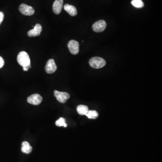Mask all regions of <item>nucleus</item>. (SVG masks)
I'll return each instance as SVG.
<instances>
[{
  "instance_id": "obj_5",
  "label": "nucleus",
  "mask_w": 162,
  "mask_h": 162,
  "mask_svg": "<svg viewBox=\"0 0 162 162\" xmlns=\"http://www.w3.org/2000/svg\"><path fill=\"white\" fill-rule=\"evenodd\" d=\"M68 47L71 54L77 55L79 51V43L76 40H72L68 42Z\"/></svg>"
},
{
  "instance_id": "obj_8",
  "label": "nucleus",
  "mask_w": 162,
  "mask_h": 162,
  "mask_svg": "<svg viewBox=\"0 0 162 162\" xmlns=\"http://www.w3.org/2000/svg\"><path fill=\"white\" fill-rule=\"evenodd\" d=\"M57 70V66L53 59L48 60L45 66V70L47 74H51L55 73Z\"/></svg>"
},
{
  "instance_id": "obj_18",
  "label": "nucleus",
  "mask_w": 162,
  "mask_h": 162,
  "mask_svg": "<svg viewBox=\"0 0 162 162\" xmlns=\"http://www.w3.org/2000/svg\"><path fill=\"white\" fill-rule=\"evenodd\" d=\"M4 18V14L2 12L0 11V25L3 20Z\"/></svg>"
},
{
  "instance_id": "obj_3",
  "label": "nucleus",
  "mask_w": 162,
  "mask_h": 162,
  "mask_svg": "<svg viewBox=\"0 0 162 162\" xmlns=\"http://www.w3.org/2000/svg\"><path fill=\"white\" fill-rule=\"evenodd\" d=\"M54 95L56 98L57 100L61 103H65L70 98V95L68 93L58 92L56 90L54 91Z\"/></svg>"
},
{
  "instance_id": "obj_17",
  "label": "nucleus",
  "mask_w": 162,
  "mask_h": 162,
  "mask_svg": "<svg viewBox=\"0 0 162 162\" xmlns=\"http://www.w3.org/2000/svg\"><path fill=\"white\" fill-rule=\"evenodd\" d=\"M4 61L2 57L0 56V68H2L4 65Z\"/></svg>"
},
{
  "instance_id": "obj_1",
  "label": "nucleus",
  "mask_w": 162,
  "mask_h": 162,
  "mask_svg": "<svg viewBox=\"0 0 162 162\" xmlns=\"http://www.w3.org/2000/svg\"><path fill=\"white\" fill-rule=\"evenodd\" d=\"M17 61L20 65L23 67L30 66L31 61L29 56L25 51H21L17 56Z\"/></svg>"
},
{
  "instance_id": "obj_15",
  "label": "nucleus",
  "mask_w": 162,
  "mask_h": 162,
  "mask_svg": "<svg viewBox=\"0 0 162 162\" xmlns=\"http://www.w3.org/2000/svg\"><path fill=\"white\" fill-rule=\"evenodd\" d=\"M131 3L136 8H141L144 6V3L141 0H132Z\"/></svg>"
},
{
  "instance_id": "obj_14",
  "label": "nucleus",
  "mask_w": 162,
  "mask_h": 162,
  "mask_svg": "<svg viewBox=\"0 0 162 162\" xmlns=\"http://www.w3.org/2000/svg\"><path fill=\"white\" fill-rule=\"evenodd\" d=\"M98 112L95 110H88L86 116L89 119H96L98 117Z\"/></svg>"
},
{
  "instance_id": "obj_6",
  "label": "nucleus",
  "mask_w": 162,
  "mask_h": 162,
  "mask_svg": "<svg viewBox=\"0 0 162 162\" xmlns=\"http://www.w3.org/2000/svg\"><path fill=\"white\" fill-rule=\"evenodd\" d=\"M106 23L103 20L98 21L94 23L92 25V29L96 32H102L106 28Z\"/></svg>"
},
{
  "instance_id": "obj_12",
  "label": "nucleus",
  "mask_w": 162,
  "mask_h": 162,
  "mask_svg": "<svg viewBox=\"0 0 162 162\" xmlns=\"http://www.w3.org/2000/svg\"><path fill=\"white\" fill-rule=\"evenodd\" d=\"M32 147L27 141H23L22 144L21 151L26 154H29L32 151Z\"/></svg>"
},
{
  "instance_id": "obj_2",
  "label": "nucleus",
  "mask_w": 162,
  "mask_h": 162,
  "mask_svg": "<svg viewBox=\"0 0 162 162\" xmlns=\"http://www.w3.org/2000/svg\"><path fill=\"white\" fill-rule=\"evenodd\" d=\"M89 64L92 68L99 69L104 67L106 64V61L104 58L99 57L92 58L89 60Z\"/></svg>"
},
{
  "instance_id": "obj_16",
  "label": "nucleus",
  "mask_w": 162,
  "mask_h": 162,
  "mask_svg": "<svg viewBox=\"0 0 162 162\" xmlns=\"http://www.w3.org/2000/svg\"><path fill=\"white\" fill-rule=\"evenodd\" d=\"M56 124L58 127H63L66 128L67 127V124L66 123L65 119L64 118H60L57 120L56 122Z\"/></svg>"
},
{
  "instance_id": "obj_11",
  "label": "nucleus",
  "mask_w": 162,
  "mask_h": 162,
  "mask_svg": "<svg viewBox=\"0 0 162 162\" xmlns=\"http://www.w3.org/2000/svg\"><path fill=\"white\" fill-rule=\"evenodd\" d=\"M65 10L71 16H75L77 14V10L74 5L65 4L64 7Z\"/></svg>"
},
{
  "instance_id": "obj_4",
  "label": "nucleus",
  "mask_w": 162,
  "mask_h": 162,
  "mask_svg": "<svg viewBox=\"0 0 162 162\" xmlns=\"http://www.w3.org/2000/svg\"><path fill=\"white\" fill-rule=\"evenodd\" d=\"M19 10L23 15L31 16L35 12L34 9L32 6H29L25 4H22L19 7Z\"/></svg>"
},
{
  "instance_id": "obj_7",
  "label": "nucleus",
  "mask_w": 162,
  "mask_h": 162,
  "mask_svg": "<svg viewBox=\"0 0 162 162\" xmlns=\"http://www.w3.org/2000/svg\"><path fill=\"white\" fill-rule=\"evenodd\" d=\"M42 97L38 94H34L29 96L27 99L28 103L33 105H39L41 103Z\"/></svg>"
},
{
  "instance_id": "obj_9",
  "label": "nucleus",
  "mask_w": 162,
  "mask_h": 162,
  "mask_svg": "<svg viewBox=\"0 0 162 162\" xmlns=\"http://www.w3.org/2000/svg\"><path fill=\"white\" fill-rule=\"evenodd\" d=\"M42 31V27L40 24H37L32 29L29 31L28 35L29 37H35L40 35Z\"/></svg>"
},
{
  "instance_id": "obj_13",
  "label": "nucleus",
  "mask_w": 162,
  "mask_h": 162,
  "mask_svg": "<svg viewBox=\"0 0 162 162\" xmlns=\"http://www.w3.org/2000/svg\"><path fill=\"white\" fill-rule=\"evenodd\" d=\"M76 110L78 114L81 115H86L89 110L88 107L86 105H79L76 108Z\"/></svg>"
},
{
  "instance_id": "obj_10",
  "label": "nucleus",
  "mask_w": 162,
  "mask_h": 162,
  "mask_svg": "<svg viewBox=\"0 0 162 162\" xmlns=\"http://www.w3.org/2000/svg\"><path fill=\"white\" fill-rule=\"evenodd\" d=\"M63 5V0H56L53 4V10L56 14L61 13Z\"/></svg>"
},
{
  "instance_id": "obj_19",
  "label": "nucleus",
  "mask_w": 162,
  "mask_h": 162,
  "mask_svg": "<svg viewBox=\"0 0 162 162\" xmlns=\"http://www.w3.org/2000/svg\"><path fill=\"white\" fill-rule=\"evenodd\" d=\"M30 68L31 66H30L23 67H22V69H23L24 71H28V70L29 68Z\"/></svg>"
}]
</instances>
